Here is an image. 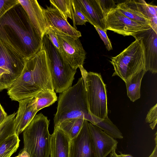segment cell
<instances>
[{
  "mask_svg": "<svg viewBox=\"0 0 157 157\" xmlns=\"http://www.w3.org/2000/svg\"><path fill=\"white\" fill-rule=\"evenodd\" d=\"M25 63L24 57L0 41V68L7 73L12 84L21 74Z\"/></svg>",
  "mask_w": 157,
  "mask_h": 157,
  "instance_id": "11",
  "label": "cell"
},
{
  "mask_svg": "<svg viewBox=\"0 0 157 157\" xmlns=\"http://www.w3.org/2000/svg\"><path fill=\"white\" fill-rule=\"evenodd\" d=\"M83 118L93 124L94 122L88 108L82 78L77 83L60 93L56 112L54 118V126L63 121L73 118Z\"/></svg>",
  "mask_w": 157,
  "mask_h": 157,
  "instance_id": "3",
  "label": "cell"
},
{
  "mask_svg": "<svg viewBox=\"0 0 157 157\" xmlns=\"http://www.w3.org/2000/svg\"><path fill=\"white\" fill-rule=\"evenodd\" d=\"M34 98L38 111L52 105L57 100L56 94L54 90L48 89L40 92Z\"/></svg>",
  "mask_w": 157,
  "mask_h": 157,
  "instance_id": "23",
  "label": "cell"
},
{
  "mask_svg": "<svg viewBox=\"0 0 157 157\" xmlns=\"http://www.w3.org/2000/svg\"><path fill=\"white\" fill-rule=\"evenodd\" d=\"M135 40L117 56L111 58L114 72L124 82L133 75L146 69L145 50L141 37L135 36Z\"/></svg>",
  "mask_w": 157,
  "mask_h": 157,
  "instance_id": "5",
  "label": "cell"
},
{
  "mask_svg": "<svg viewBox=\"0 0 157 157\" xmlns=\"http://www.w3.org/2000/svg\"><path fill=\"white\" fill-rule=\"evenodd\" d=\"M71 141L58 126H54L52 134L50 157H69Z\"/></svg>",
  "mask_w": 157,
  "mask_h": 157,
  "instance_id": "19",
  "label": "cell"
},
{
  "mask_svg": "<svg viewBox=\"0 0 157 157\" xmlns=\"http://www.w3.org/2000/svg\"><path fill=\"white\" fill-rule=\"evenodd\" d=\"M26 12L33 26L43 39L48 28L43 8L36 0H18Z\"/></svg>",
  "mask_w": 157,
  "mask_h": 157,
  "instance_id": "15",
  "label": "cell"
},
{
  "mask_svg": "<svg viewBox=\"0 0 157 157\" xmlns=\"http://www.w3.org/2000/svg\"><path fill=\"white\" fill-rule=\"evenodd\" d=\"M88 22L106 32L105 18L107 13L99 0H75Z\"/></svg>",
  "mask_w": 157,
  "mask_h": 157,
  "instance_id": "13",
  "label": "cell"
},
{
  "mask_svg": "<svg viewBox=\"0 0 157 157\" xmlns=\"http://www.w3.org/2000/svg\"><path fill=\"white\" fill-rule=\"evenodd\" d=\"M46 34L48 36L53 45L59 52L60 50L59 47L55 29L50 27H49Z\"/></svg>",
  "mask_w": 157,
  "mask_h": 157,
  "instance_id": "31",
  "label": "cell"
},
{
  "mask_svg": "<svg viewBox=\"0 0 157 157\" xmlns=\"http://www.w3.org/2000/svg\"><path fill=\"white\" fill-rule=\"evenodd\" d=\"M116 149H114L110 153L109 157H118L117 154L116 153Z\"/></svg>",
  "mask_w": 157,
  "mask_h": 157,
  "instance_id": "33",
  "label": "cell"
},
{
  "mask_svg": "<svg viewBox=\"0 0 157 157\" xmlns=\"http://www.w3.org/2000/svg\"><path fill=\"white\" fill-rule=\"evenodd\" d=\"M42 40L19 3L0 18V41L25 59L34 55L41 49Z\"/></svg>",
  "mask_w": 157,
  "mask_h": 157,
  "instance_id": "1",
  "label": "cell"
},
{
  "mask_svg": "<svg viewBox=\"0 0 157 157\" xmlns=\"http://www.w3.org/2000/svg\"><path fill=\"white\" fill-rule=\"evenodd\" d=\"M16 112L8 115L0 125V144L9 136L15 134V118Z\"/></svg>",
  "mask_w": 157,
  "mask_h": 157,
  "instance_id": "25",
  "label": "cell"
},
{
  "mask_svg": "<svg viewBox=\"0 0 157 157\" xmlns=\"http://www.w3.org/2000/svg\"><path fill=\"white\" fill-rule=\"evenodd\" d=\"M116 7L124 16L142 25L150 26L157 23V6L148 4L144 0H126Z\"/></svg>",
  "mask_w": 157,
  "mask_h": 157,
  "instance_id": "8",
  "label": "cell"
},
{
  "mask_svg": "<svg viewBox=\"0 0 157 157\" xmlns=\"http://www.w3.org/2000/svg\"><path fill=\"white\" fill-rule=\"evenodd\" d=\"M55 29L59 47V52L64 61L75 69L83 66L86 52L79 38L71 36Z\"/></svg>",
  "mask_w": 157,
  "mask_h": 157,
  "instance_id": "9",
  "label": "cell"
},
{
  "mask_svg": "<svg viewBox=\"0 0 157 157\" xmlns=\"http://www.w3.org/2000/svg\"><path fill=\"white\" fill-rule=\"evenodd\" d=\"M147 71L146 69L142 70L125 82L127 96L132 102H134L140 97L141 82L143 77Z\"/></svg>",
  "mask_w": 157,
  "mask_h": 157,
  "instance_id": "20",
  "label": "cell"
},
{
  "mask_svg": "<svg viewBox=\"0 0 157 157\" xmlns=\"http://www.w3.org/2000/svg\"><path fill=\"white\" fill-rule=\"evenodd\" d=\"M25 59L21 74L8 89V95L12 101H19L34 97L45 90H54L45 50L42 48Z\"/></svg>",
  "mask_w": 157,
  "mask_h": 157,
  "instance_id": "2",
  "label": "cell"
},
{
  "mask_svg": "<svg viewBox=\"0 0 157 157\" xmlns=\"http://www.w3.org/2000/svg\"><path fill=\"white\" fill-rule=\"evenodd\" d=\"M73 10V27L77 29L76 25H85L88 22L87 19L77 6L75 0H72Z\"/></svg>",
  "mask_w": 157,
  "mask_h": 157,
  "instance_id": "27",
  "label": "cell"
},
{
  "mask_svg": "<svg viewBox=\"0 0 157 157\" xmlns=\"http://www.w3.org/2000/svg\"><path fill=\"white\" fill-rule=\"evenodd\" d=\"M8 116L0 102V125L4 121Z\"/></svg>",
  "mask_w": 157,
  "mask_h": 157,
  "instance_id": "32",
  "label": "cell"
},
{
  "mask_svg": "<svg viewBox=\"0 0 157 157\" xmlns=\"http://www.w3.org/2000/svg\"><path fill=\"white\" fill-rule=\"evenodd\" d=\"M19 102L15 118V134L19 135L32 121L38 112L34 97L21 100Z\"/></svg>",
  "mask_w": 157,
  "mask_h": 157,
  "instance_id": "18",
  "label": "cell"
},
{
  "mask_svg": "<svg viewBox=\"0 0 157 157\" xmlns=\"http://www.w3.org/2000/svg\"><path fill=\"white\" fill-rule=\"evenodd\" d=\"M52 6L57 9L64 19L67 20L69 18L73 21L74 12L72 0H50Z\"/></svg>",
  "mask_w": 157,
  "mask_h": 157,
  "instance_id": "26",
  "label": "cell"
},
{
  "mask_svg": "<svg viewBox=\"0 0 157 157\" xmlns=\"http://www.w3.org/2000/svg\"><path fill=\"white\" fill-rule=\"evenodd\" d=\"M20 142L16 134L7 138L0 144V157H10L18 149Z\"/></svg>",
  "mask_w": 157,
  "mask_h": 157,
  "instance_id": "24",
  "label": "cell"
},
{
  "mask_svg": "<svg viewBox=\"0 0 157 157\" xmlns=\"http://www.w3.org/2000/svg\"><path fill=\"white\" fill-rule=\"evenodd\" d=\"M49 120L42 113L36 114L23 131L24 147L30 157H49L52 134Z\"/></svg>",
  "mask_w": 157,
  "mask_h": 157,
  "instance_id": "4",
  "label": "cell"
},
{
  "mask_svg": "<svg viewBox=\"0 0 157 157\" xmlns=\"http://www.w3.org/2000/svg\"><path fill=\"white\" fill-rule=\"evenodd\" d=\"M117 156L118 157H133L129 155L123 154L121 153L119 155H117Z\"/></svg>",
  "mask_w": 157,
  "mask_h": 157,
  "instance_id": "34",
  "label": "cell"
},
{
  "mask_svg": "<svg viewBox=\"0 0 157 157\" xmlns=\"http://www.w3.org/2000/svg\"><path fill=\"white\" fill-rule=\"evenodd\" d=\"M135 36L142 39L145 48L147 71L154 74L157 73V33L151 28Z\"/></svg>",
  "mask_w": 157,
  "mask_h": 157,
  "instance_id": "16",
  "label": "cell"
},
{
  "mask_svg": "<svg viewBox=\"0 0 157 157\" xmlns=\"http://www.w3.org/2000/svg\"><path fill=\"white\" fill-rule=\"evenodd\" d=\"M94 27L97 31L100 38L104 42L107 50L109 51L112 50L113 48L111 43L107 35L106 32L97 27Z\"/></svg>",
  "mask_w": 157,
  "mask_h": 157,
  "instance_id": "30",
  "label": "cell"
},
{
  "mask_svg": "<svg viewBox=\"0 0 157 157\" xmlns=\"http://www.w3.org/2000/svg\"><path fill=\"white\" fill-rule=\"evenodd\" d=\"M85 119L78 118L65 120L58 125L71 140L79 133Z\"/></svg>",
  "mask_w": 157,
  "mask_h": 157,
  "instance_id": "21",
  "label": "cell"
},
{
  "mask_svg": "<svg viewBox=\"0 0 157 157\" xmlns=\"http://www.w3.org/2000/svg\"><path fill=\"white\" fill-rule=\"evenodd\" d=\"M43 11L48 28L50 27L73 37L81 36V32L72 26L56 8L47 6L46 9L43 8Z\"/></svg>",
  "mask_w": 157,
  "mask_h": 157,
  "instance_id": "17",
  "label": "cell"
},
{
  "mask_svg": "<svg viewBox=\"0 0 157 157\" xmlns=\"http://www.w3.org/2000/svg\"><path fill=\"white\" fill-rule=\"evenodd\" d=\"M94 125L99 128L107 134L114 139L123 138L122 134L117 127L114 125L108 117L101 119L92 116Z\"/></svg>",
  "mask_w": 157,
  "mask_h": 157,
  "instance_id": "22",
  "label": "cell"
},
{
  "mask_svg": "<svg viewBox=\"0 0 157 157\" xmlns=\"http://www.w3.org/2000/svg\"><path fill=\"white\" fill-rule=\"evenodd\" d=\"M88 123L85 120L78 134L71 140L69 157H96Z\"/></svg>",
  "mask_w": 157,
  "mask_h": 157,
  "instance_id": "12",
  "label": "cell"
},
{
  "mask_svg": "<svg viewBox=\"0 0 157 157\" xmlns=\"http://www.w3.org/2000/svg\"><path fill=\"white\" fill-rule=\"evenodd\" d=\"M42 48L47 55L54 90L62 93L72 86L77 70L64 61L46 34L43 39Z\"/></svg>",
  "mask_w": 157,
  "mask_h": 157,
  "instance_id": "6",
  "label": "cell"
},
{
  "mask_svg": "<svg viewBox=\"0 0 157 157\" xmlns=\"http://www.w3.org/2000/svg\"><path fill=\"white\" fill-rule=\"evenodd\" d=\"M157 104L150 109L148 112L146 118V121L150 123V127L154 129L157 124Z\"/></svg>",
  "mask_w": 157,
  "mask_h": 157,
  "instance_id": "28",
  "label": "cell"
},
{
  "mask_svg": "<svg viewBox=\"0 0 157 157\" xmlns=\"http://www.w3.org/2000/svg\"><path fill=\"white\" fill-rule=\"evenodd\" d=\"M88 125L96 157H106L116 149L117 140L90 122Z\"/></svg>",
  "mask_w": 157,
  "mask_h": 157,
  "instance_id": "14",
  "label": "cell"
},
{
  "mask_svg": "<svg viewBox=\"0 0 157 157\" xmlns=\"http://www.w3.org/2000/svg\"><path fill=\"white\" fill-rule=\"evenodd\" d=\"M83 79L89 112L92 116L104 119L108 117L106 85L100 74L88 72L81 66L79 67Z\"/></svg>",
  "mask_w": 157,
  "mask_h": 157,
  "instance_id": "7",
  "label": "cell"
},
{
  "mask_svg": "<svg viewBox=\"0 0 157 157\" xmlns=\"http://www.w3.org/2000/svg\"><path fill=\"white\" fill-rule=\"evenodd\" d=\"M19 3L18 0H0V18L10 9Z\"/></svg>",
  "mask_w": 157,
  "mask_h": 157,
  "instance_id": "29",
  "label": "cell"
},
{
  "mask_svg": "<svg viewBox=\"0 0 157 157\" xmlns=\"http://www.w3.org/2000/svg\"><path fill=\"white\" fill-rule=\"evenodd\" d=\"M106 29L124 36L133 37L140 33L150 29L149 26L142 25L124 16L116 8L111 10L105 18Z\"/></svg>",
  "mask_w": 157,
  "mask_h": 157,
  "instance_id": "10",
  "label": "cell"
}]
</instances>
